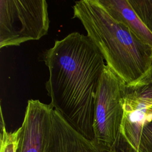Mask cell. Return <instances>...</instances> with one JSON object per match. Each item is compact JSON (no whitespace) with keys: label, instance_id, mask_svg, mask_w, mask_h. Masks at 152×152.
I'll use <instances>...</instances> for the list:
<instances>
[{"label":"cell","instance_id":"6da1fadb","mask_svg":"<svg viewBox=\"0 0 152 152\" xmlns=\"http://www.w3.org/2000/svg\"><path fill=\"white\" fill-rule=\"evenodd\" d=\"M43 60L49 72L45 87L50 105L93 141L95 99L106 66L102 55L87 36L73 32L56 40Z\"/></svg>","mask_w":152,"mask_h":152},{"label":"cell","instance_id":"7a4b0ae2","mask_svg":"<svg viewBox=\"0 0 152 152\" xmlns=\"http://www.w3.org/2000/svg\"><path fill=\"white\" fill-rule=\"evenodd\" d=\"M73 11L106 65L125 84L135 82L151 68L152 46L115 19L99 0L76 1Z\"/></svg>","mask_w":152,"mask_h":152},{"label":"cell","instance_id":"3957f363","mask_svg":"<svg viewBox=\"0 0 152 152\" xmlns=\"http://www.w3.org/2000/svg\"><path fill=\"white\" fill-rule=\"evenodd\" d=\"M117 144L123 152H152V83L128 88Z\"/></svg>","mask_w":152,"mask_h":152},{"label":"cell","instance_id":"277c9868","mask_svg":"<svg viewBox=\"0 0 152 152\" xmlns=\"http://www.w3.org/2000/svg\"><path fill=\"white\" fill-rule=\"evenodd\" d=\"M49 27L45 0L0 1V48L39 40Z\"/></svg>","mask_w":152,"mask_h":152},{"label":"cell","instance_id":"5b68a950","mask_svg":"<svg viewBox=\"0 0 152 152\" xmlns=\"http://www.w3.org/2000/svg\"><path fill=\"white\" fill-rule=\"evenodd\" d=\"M125 84L106 65L94 108L92 141L100 152H111L119 135L124 114L122 97Z\"/></svg>","mask_w":152,"mask_h":152},{"label":"cell","instance_id":"8992f818","mask_svg":"<svg viewBox=\"0 0 152 152\" xmlns=\"http://www.w3.org/2000/svg\"><path fill=\"white\" fill-rule=\"evenodd\" d=\"M53 109L39 100H29L20 127L17 152H45Z\"/></svg>","mask_w":152,"mask_h":152},{"label":"cell","instance_id":"52a82bcc","mask_svg":"<svg viewBox=\"0 0 152 152\" xmlns=\"http://www.w3.org/2000/svg\"><path fill=\"white\" fill-rule=\"evenodd\" d=\"M45 152H100L93 142L75 129L53 109Z\"/></svg>","mask_w":152,"mask_h":152},{"label":"cell","instance_id":"ba28073f","mask_svg":"<svg viewBox=\"0 0 152 152\" xmlns=\"http://www.w3.org/2000/svg\"><path fill=\"white\" fill-rule=\"evenodd\" d=\"M116 20L127 26L140 39L152 46V33L144 25L128 0H99Z\"/></svg>","mask_w":152,"mask_h":152},{"label":"cell","instance_id":"9c48e42d","mask_svg":"<svg viewBox=\"0 0 152 152\" xmlns=\"http://www.w3.org/2000/svg\"><path fill=\"white\" fill-rule=\"evenodd\" d=\"M137 15L152 33V0H128Z\"/></svg>","mask_w":152,"mask_h":152},{"label":"cell","instance_id":"30bf717a","mask_svg":"<svg viewBox=\"0 0 152 152\" xmlns=\"http://www.w3.org/2000/svg\"><path fill=\"white\" fill-rule=\"evenodd\" d=\"M1 112V132L0 152H17L20 134V128L13 132L7 131Z\"/></svg>","mask_w":152,"mask_h":152}]
</instances>
